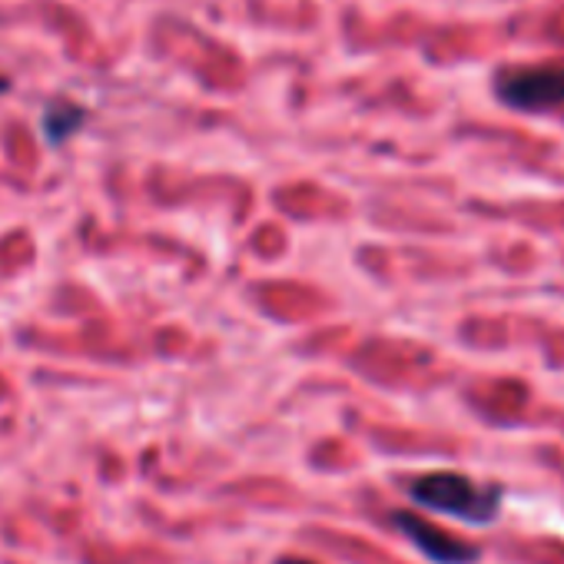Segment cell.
Listing matches in <instances>:
<instances>
[{
	"mask_svg": "<svg viewBox=\"0 0 564 564\" xmlns=\"http://www.w3.org/2000/svg\"><path fill=\"white\" fill-rule=\"evenodd\" d=\"M409 495L415 505L448 514L468 524H491L501 514L505 488L501 485H478L458 471H429L409 481Z\"/></svg>",
	"mask_w": 564,
	"mask_h": 564,
	"instance_id": "obj_1",
	"label": "cell"
},
{
	"mask_svg": "<svg viewBox=\"0 0 564 564\" xmlns=\"http://www.w3.org/2000/svg\"><path fill=\"white\" fill-rule=\"evenodd\" d=\"M498 97L521 113H541L564 104V67H524L508 70L495 84Z\"/></svg>",
	"mask_w": 564,
	"mask_h": 564,
	"instance_id": "obj_2",
	"label": "cell"
},
{
	"mask_svg": "<svg viewBox=\"0 0 564 564\" xmlns=\"http://www.w3.org/2000/svg\"><path fill=\"white\" fill-rule=\"evenodd\" d=\"M395 528L432 561V564H475L481 557V551L448 531H442L432 521L415 518L412 511H392Z\"/></svg>",
	"mask_w": 564,
	"mask_h": 564,
	"instance_id": "obj_3",
	"label": "cell"
},
{
	"mask_svg": "<svg viewBox=\"0 0 564 564\" xmlns=\"http://www.w3.org/2000/svg\"><path fill=\"white\" fill-rule=\"evenodd\" d=\"M275 564H313V561H303V557H279Z\"/></svg>",
	"mask_w": 564,
	"mask_h": 564,
	"instance_id": "obj_4",
	"label": "cell"
},
{
	"mask_svg": "<svg viewBox=\"0 0 564 564\" xmlns=\"http://www.w3.org/2000/svg\"><path fill=\"white\" fill-rule=\"evenodd\" d=\"M0 90H4V80H0Z\"/></svg>",
	"mask_w": 564,
	"mask_h": 564,
	"instance_id": "obj_5",
	"label": "cell"
}]
</instances>
